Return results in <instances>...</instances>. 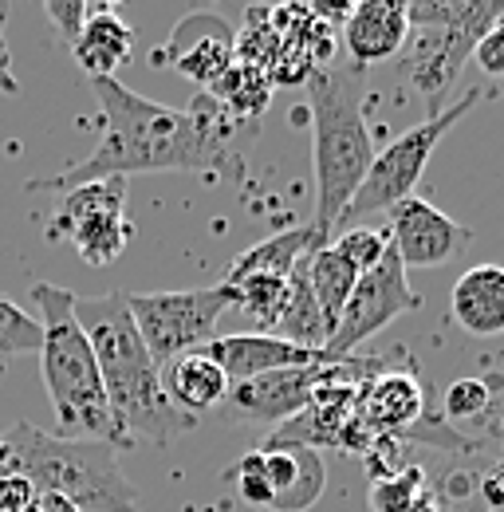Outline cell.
<instances>
[{
  "label": "cell",
  "instance_id": "cell-1",
  "mask_svg": "<svg viewBox=\"0 0 504 512\" xmlns=\"http://www.w3.org/2000/svg\"><path fill=\"white\" fill-rule=\"evenodd\" d=\"M91 91L103 111L99 146L52 178H32L24 190H71L103 178L134 174H237L233 119L201 91L189 111L162 107L119 79H91Z\"/></svg>",
  "mask_w": 504,
  "mask_h": 512
},
{
  "label": "cell",
  "instance_id": "cell-2",
  "mask_svg": "<svg viewBox=\"0 0 504 512\" xmlns=\"http://www.w3.org/2000/svg\"><path fill=\"white\" fill-rule=\"evenodd\" d=\"M75 316L87 331L111 414L123 426L126 438H146L166 449L197 426V418L170 406L162 379H158V363L150 359L138 335V323L130 316L126 292L75 296Z\"/></svg>",
  "mask_w": 504,
  "mask_h": 512
},
{
  "label": "cell",
  "instance_id": "cell-3",
  "mask_svg": "<svg viewBox=\"0 0 504 512\" xmlns=\"http://www.w3.org/2000/svg\"><path fill=\"white\" fill-rule=\"evenodd\" d=\"M308 119H312V162H315V213L312 233L319 249L331 245L343 225L347 205L363 186L375 142L363 119V71L319 67L308 75Z\"/></svg>",
  "mask_w": 504,
  "mask_h": 512
},
{
  "label": "cell",
  "instance_id": "cell-4",
  "mask_svg": "<svg viewBox=\"0 0 504 512\" xmlns=\"http://www.w3.org/2000/svg\"><path fill=\"white\" fill-rule=\"evenodd\" d=\"M32 304H36L40 327H44L40 359H44V386H48V398L56 410L60 438L107 442L115 449L134 446L111 414L95 351L75 316V292L40 280V284H32Z\"/></svg>",
  "mask_w": 504,
  "mask_h": 512
},
{
  "label": "cell",
  "instance_id": "cell-5",
  "mask_svg": "<svg viewBox=\"0 0 504 512\" xmlns=\"http://www.w3.org/2000/svg\"><path fill=\"white\" fill-rule=\"evenodd\" d=\"M8 473H24L36 493H56L79 512H142L138 489L126 481L119 449L107 442H79L16 422L8 434Z\"/></svg>",
  "mask_w": 504,
  "mask_h": 512
},
{
  "label": "cell",
  "instance_id": "cell-6",
  "mask_svg": "<svg viewBox=\"0 0 504 512\" xmlns=\"http://www.w3.org/2000/svg\"><path fill=\"white\" fill-rule=\"evenodd\" d=\"M410 40H406V75L441 111L445 91L457 83L461 67L473 60L477 44L504 16V0H441V4H406Z\"/></svg>",
  "mask_w": 504,
  "mask_h": 512
},
{
  "label": "cell",
  "instance_id": "cell-7",
  "mask_svg": "<svg viewBox=\"0 0 504 512\" xmlns=\"http://www.w3.org/2000/svg\"><path fill=\"white\" fill-rule=\"evenodd\" d=\"M477 103H481V91H465L457 103L441 107L438 115H430L426 123L402 130L386 150H375V162H371V170H367L359 193H355V201L347 205L343 221H363V217H371V213H386V209H394L398 201L414 197L422 174H426V166H430V158H434V150H438V142L457 127Z\"/></svg>",
  "mask_w": 504,
  "mask_h": 512
},
{
  "label": "cell",
  "instance_id": "cell-8",
  "mask_svg": "<svg viewBox=\"0 0 504 512\" xmlns=\"http://www.w3.org/2000/svg\"><path fill=\"white\" fill-rule=\"evenodd\" d=\"M130 316L138 323V335L150 351V359L162 367L174 355H186L197 347H209L217 339V323L229 308H237V288L209 284L189 292H134L126 296Z\"/></svg>",
  "mask_w": 504,
  "mask_h": 512
},
{
  "label": "cell",
  "instance_id": "cell-9",
  "mask_svg": "<svg viewBox=\"0 0 504 512\" xmlns=\"http://www.w3.org/2000/svg\"><path fill=\"white\" fill-rule=\"evenodd\" d=\"M418 304L422 300H418V292L406 280V264L398 260L394 249H386V256L378 260L375 268L359 276V284H355L343 316L335 323L327 347H323L327 359H351L355 347H363L386 323H394L398 316L414 312Z\"/></svg>",
  "mask_w": 504,
  "mask_h": 512
},
{
  "label": "cell",
  "instance_id": "cell-10",
  "mask_svg": "<svg viewBox=\"0 0 504 512\" xmlns=\"http://www.w3.org/2000/svg\"><path fill=\"white\" fill-rule=\"evenodd\" d=\"M390 217V249L398 260L410 268H438L445 260H453L457 249L469 241V229L457 225L449 213H441L438 205H430L426 197H406L394 209H386Z\"/></svg>",
  "mask_w": 504,
  "mask_h": 512
},
{
  "label": "cell",
  "instance_id": "cell-11",
  "mask_svg": "<svg viewBox=\"0 0 504 512\" xmlns=\"http://www.w3.org/2000/svg\"><path fill=\"white\" fill-rule=\"evenodd\" d=\"M323 367H288V371H268L245 383H229V394L221 402V414L233 422H268V426H284L292 422L308 402H312L315 386L323 379Z\"/></svg>",
  "mask_w": 504,
  "mask_h": 512
},
{
  "label": "cell",
  "instance_id": "cell-12",
  "mask_svg": "<svg viewBox=\"0 0 504 512\" xmlns=\"http://www.w3.org/2000/svg\"><path fill=\"white\" fill-rule=\"evenodd\" d=\"M154 60H166L197 87H213L237 60V36L217 12H193L174 28L170 44Z\"/></svg>",
  "mask_w": 504,
  "mask_h": 512
},
{
  "label": "cell",
  "instance_id": "cell-13",
  "mask_svg": "<svg viewBox=\"0 0 504 512\" xmlns=\"http://www.w3.org/2000/svg\"><path fill=\"white\" fill-rule=\"evenodd\" d=\"M213 363L229 375V383H245L268 371H288V367H319V363H339L327 359V351H308L296 347L280 335H260V331H245V335H217L209 347Z\"/></svg>",
  "mask_w": 504,
  "mask_h": 512
},
{
  "label": "cell",
  "instance_id": "cell-14",
  "mask_svg": "<svg viewBox=\"0 0 504 512\" xmlns=\"http://www.w3.org/2000/svg\"><path fill=\"white\" fill-rule=\"evenodd\" d=\"M406 40H410V16L402 0H363L351 8L343 24V44L355 71H367L371 64L398 56Z\"/></svg>",
  "mask_w": 504,
  "mask_h": 512
},
{
  "label": "cell",
  "instance_id": "cell-15",
  "mask_svg": "<svg viewBox=\"0 0 504 512\" xmlns=\"http://www.w3.org/2000/svg\"><path fill=\"white\" fill-rule=\"evenodd\" d=\"M264 453V469L272 481V512H304L327 489V473H323V457L319 449L308 446H260Z\"/></svg>",
  "mask_w": 504,
  "mask_h": 512
},
{
  "label": "cell",
  "instance_id": "cell-16",
  "mask_svg": "<svg viewBox=\"0 0 504 512\" xmlns=\"http://www.w3.org/2000/svg\"><path fill=\"white\" fill-rule=\"evenodd\" d=\"M158 379H162L170 406L189 414V418H197L201 410H217L225 402V394H229V375L213 363V355L205 347L174 355L170 363H162Z\"/></svg>",
  "mask_w": 504,
  "mask_h": 512
},
{
  "label": "cell",
  "instance_id": "cell-17",
  "mask_svg": "<svg viewBox=\"0 0 504 512\" xmlns=\"http://www.w3.org/2000/svg\"><path fill=\"white\" fill-rule=\"evenodd\" d=\"M71 56L87 79H115V71L134 56V28L115 12V4H87V24L71 44Z\"/></svg>",
  "mask_w": 504,
  "mask_h": 512
},
{
  "label": "cell",
  "instance_id": "cell-18",
  "mask_svg": "<svg viewBox=\"0 0 504 512\" xmlns=\"http://www.w3.org/2000/svg\"><path fill=\"white\" fill-rule=\"evenodd\" d=\"M449 312L469 335L493 339L504 335V268L501 264H473L461 272L449 296Z\"/></svg>",
  "mask_w": 504,
  "mask_h": 512
},
{
  "label": "cell",
  "instance_id": "cell-19",
  "mask_svg": "<svg viewBox=\"0 0 504 512\" xmlns=\"http://www.w3.org/2000/svg\"><path fill=\"white\" fill-rule=\"evenodd\" d=\"M315 249H319V241H315L312 225H296V229L272 233L268 241L245 249V253L229 264L225 284L233 288V284H241V280H249V276H292V268H296L304 256H312Z\"/></svg>",
  "mask_w": 504,
  "mask_h": 512
},
{
  "label": "cell",
  "instance_id": "cell-20",
  "mask_svg": "<svg viewBox=\"0 0 504 512\" xmlns=\"http://www.w3.org/2000/svg\"><path fill=\"white\" fill-rule=\"evenodd\" d=\"M205 95H209L233 123H252V119H260V115L268 111V103H272V79H268L264 71H256V67L233 60L229 71H225L213 87H205Z\"/></svg>",
  "mask_w": 504,
  "mask_h": 512
},
{
  "label": "cell",
  "instance_id": "cell-21",
  "mask_svg": "<svg viewBox=\"0 0 504 512\" xmlns=\"http://www.w3.org/2000/svg\"><path fill=\"white\" fill-rule=\"evenodd\" d=\"M288 284H292V292H288V308H284V316H280L276 335H280V339H288V343H296V347L323 351V347H327V339H331V331H327L323 312H319V304H315L312 280H308V256L292 268Z\"/></svg>",
  "mask_w": 504,
  "mask_h": 512
},
{
  "label": "cell",
  "instance_id": "cell-22",
  "mask_svg": "<svg viewBox=\"0 0 504 512\" xmlns=\"http://www.w3.org/2000/svg\"><path fill=\"white\" fill-rule=\"evenodd\" d=\"M63 237L75 245V253H79L83 264L103 268V264H115L126 253L134 229H130L126 213H99V217H87V221L67 225Z\"/></svg>",
  "mask_w": 504,
  "mask_h": 512
},
{
  "label": "cell",
  "instance_id": "cell-23",
  "mask_svg": "<svg viewBox=\"0 0 504 512\" xmlns=\"http://www.w3.org/2000/svg\"><path fill=\"white\" fill-rule=\"evenodd\" d=\"M308 280H312L315 304L323 312L327 331H335V323H339L347 300H351V292H355V284H359V272L327 245V249H315L308 256Z\"/></svg>",
  "mask_w": 504,
  "mask_h": 512
},
{
  "label": "cell",
  "instance_id": "cell-24",
  "mask_svg": "<svg viewBox=\"0 0 504 512\" xmlns=\"http://www.w3.org/2000/svg\"><path fill=\"white\" fill-rule=\"evenodd\" d=\"M233 288H237V312L256 323L260 335H276L280 316L288 308V292H292L288 276H249Z\"/></svg>",
  "mask_w": 504,
  "mask_h": 512
},
{
  "label": "cell",
  "instance_id": "cell-25",
  "mask_svg": "<svg viewBox=\"0 0 504 512\" xmlns=\"http://www.w3.org/2000/svg\"><path fill=\"white\" fill-rule=\"evenodd\" d=\"M99 213H126V182L123 178H103V182H83L63 190V201L56 209V233H63L75 221L99 217Z\"/></svg>",
  "mask_w": 504,
  "mask_h": 512
},
{
  "label": "cell",
  "instance_id": "cell-26",
  "mask_svg": "<svg viewBox=\"0 0 504 512\" xmlns=\"http://www.w3.org/2000/svg\"><path fill=\"white\" fill-rule=\"evenodd\" d=\"M40 347H44V327H40V320L0 296V359L40 355Z\"/></svg>",
  "mask_w": 504,
  "mask_h": 512
},
{
  "label": "cell",
  "instance_id": "cell-27",
  "mask_svg": "<svg viewBox=\"0 0 504 512\" xmlns=\"http://www.w3.org/2000/svg\"><path fill=\"white\" fill-rule=\"evenodd\" d=\"M331 249L343 256L359 276L363 272H371L378 260L386 256L390 249V237L382 233V229H367V225H351V229H343L335 241H331Z\"/></svg>",
  "mask_w": 504,
  "mask_h": 512
},
{
  "label": "cell",
  "instance_id": "cell-28",
  "mask_svg": "<svg viewBox=\"0 0 504 512\" xmlns=\"http://www.w3.org/2000/svg\"><path fill=\"white\" fill-rule=\"evenodd\" d=\"M229 477H233V489H237V497L252 505V509H272V501H276V493H272V481H268V469H264V453L260 449H252L245 453L237 465H229L225 469Z\"/></svg>",
  "mask_w": 504,
  "mask_h": 512
},
{
  "label": "cell",
  "instance_id": "cell-29",
  "mask_svg": "<svg viewBox=\"0 0 504 512\" xmlns=\"http://www.w3.org/2000/svg\"><path fill=\"white\" fill-rule=\"evenodd\" d=\"M418 501H422V469L386 473V477H378L375 489H371L375 512H410Z\"/></svg>",
  "mask_w": 504,
  "mask_h": 512
},
{
  "label": "cell",
  "instance_id": "cell-30",
  "mask_svg": "<svg viewBox=\"0 0 504 512\" xmlns=\"http://www.w3.org/2000/svg\"><path fill=\"white\" fill-rule=\"evenodd\" d=\"M489 402H493V390L481 379H457L445 390V414L449 418H477L489 410Z\"/></svg>",
  "mask_w": 504,
  "mask_h": 512
},
{
  "label": "cell",
  "instance_id": "cell-31",
  "mask_svg": "<svg viewBox=\"0 0 504 512\" xmlns=\"http://www.w3.org/2000/svg\"><path fill=\"white\" fill-rule=\"evenodd\" d=\"M44 16L60 28L63 44L71 48L87 24V0H44Z\"/></svg>",
  "mask_w": 504,
  "mask_h": 512
},
{
  "label": "cell",
  "instance_id": "cell-32",
  "mask_svg": "<svg viewBox=\"0 0 504 512\" xmlns=\"http://www.w3.org/2000/svg\"><path fill=\"white\" fill-rule=\"evenodd\" d=\"M36 485L24 473H8L0 469V512H24L36 505Z\"/></svg>",
  "mask_w": 504,
  "mask_h": 512
},
{
  "label": "cell",
  "instance_id": "cell-33",
  "mask_svg": "<svg viewBox=\"0 0 504 512\" xmlns=\"http://www.w3.org/2000/svg\"><path fill=\"white\" fill-rule=\"evenodd\" d=\"M473 60L481 71H489V75H504V16L493 24V32L477 44V52H473Z\"/></svg>",
  "mask_w": 504,
  "mask_h": 512
},
{
  "label": "cell",
  "instance_id": "cell-34",
  "mask_svg": "<svg viewBox=\"0 0 504 512\" xmlns=\"http://www.w3.org/2000/svg\"><path fill=\"white\" fill-rule=\"evenodd\" d=\"M4 28H8V4H0V95H16L20 83H16V75H12V52H8Z\"/></svg>",
  "mask_w": 504,
  "mask_h": 512
},
{
  "label": "cell",
  "instance_id": "cell-35",
  "mask_svg": "<svg viewBox=\"0 0 504 512\" xmlns=\"http://www.w3.org/2000/svg\"><path fill=\"white\" fill-rule=\"evenodd\" d=\"M481 497H485V505L504 509V461L501 465H493V469L481 477Z\"/></svg>",
  "mask_w": 504,
  "mask_h": 512
},
{
  "label": "cell",
  "instance_id": "cell-36",
  "mask_svg": "<svg viewBox=\"0 0 504 512\" xmlns=\"http://www.w3.org/2000/svg\"><path fill=\"white\" fill-rule=\"evenodd\" d=\"M36 505H40V512H79L71 501H63V497H56V493H40Z\"/></svg>",
  "mask_w": 504,
  "mask_h": 512
},
{
  "label": "cell",
  "instance_id": "cell-37",
  "mask_svg": "<svg viewBox=\"0 0 504 512\" xmlns=\"http://www.w3.org/2000/svg\"><path fill=\"white\" fill-rule=\"evenodd\" d=\"M4 461H8V442L0 438V469H4Z\"/></svg>",
  "mask_w": 504,
  "mask_h": 512
},
{
  "label": "cell",
  "instance_id": "cell-38",
  "mask_svg": "<svg viewBox=\"0 0 504 512\" xmlns=\"http://www.w3.org/2000/svg\"><path fill=\"white\" fill-rule=\"evenodd\" d=\"M24 512H40V505H32V509H24Z\"/></svg>",
  "mask_w": 504,
  "mask_h": 512
}]
</instances>
